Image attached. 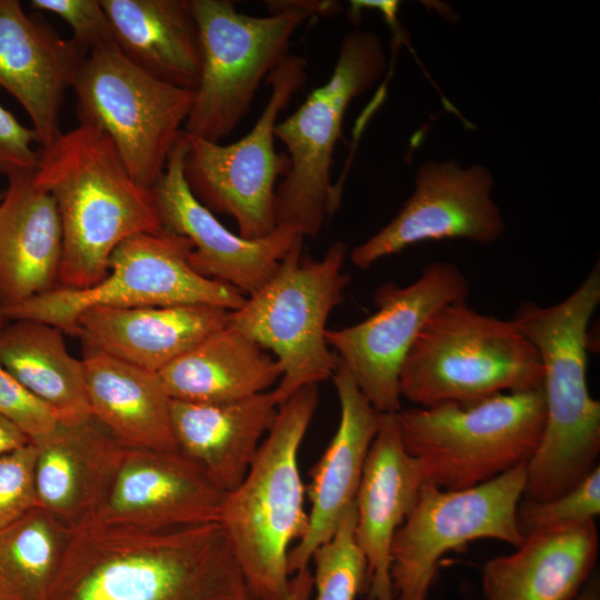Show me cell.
Instances as JSON below:
<instances>
[{
	"mask_svg": "<svg viewBox=\"0 0 600 600\" xmlns=\"http://www.w3.org/2000/svg\"><path fill=\"white\" fill-rule=\"evenodd\" d=\"M48 600H256L219 522L72 530Z\"/></svg>",
	"mask_w": 600,
	"mask_h": 600,
	"instance_id": "1",
	"label": "cell"
},
{
	"mask_svg": "<svg viewBox=\"0 0 600 600\" xmlns=\"http://www.w3.org/2000/svg\"><path fill=\"white\" fill-rule=\"evenodd\" d=\"M600 303V266L560 302L524 301L512 317L539 352L543 367L546 423L526 464L522 499L544 501L578 484L598 466L600 401L587 382L589 322Z\"/></svg>",
	"mask_w": 600,
	"mask_h": 600,
	"instance_id": "2",
	"label": "cell"
},
{
	"mask_svg": "<svg viewBox=\"0 0 600 600\" xmlns=\"http://www.w3.org/2000/svg\"><path fill=\"white\" fill-rule=\"evenodd\" d=\"M39 153L34 181L53 198L62 228L59 287L97 284L119 244L163 229L152 190L131 177L103 131L79 124Z\"/></svg>",
	"mask_w": 600,
	"mask_h": 600,
	"instance_id": "3",
	"label": "cell"
},
{
	"mask_svg": "<svg viewBox=\"0 0 600 600\" xmlns=\"http://www.w3.org/2000/svg\"><path fill=\"white\" fill-rule=\"evenodd\" d=\"M318 402V384H310L279 404L244 479L222 500L218 522L256 600L286 599L291 543L308 529L298 453Z\"/></svg>",
	"mask_w": 600,
	"mask_h": 600,
	"instance_id": "4",
	"label": "cell"
},
{
	"mask_svg": "<svg viewBox=\"0 0 600 600\" xmlns=\"http://www.w3.org/2000/svg\"><path fill=\"white\" fill-rule=\"evenodd\" d=\"M542 381L539 352L514 322L463 301L427 320L404 359L399 387L417 407H467L506 391L539 388Z\"/></svg>",
	"mask_w": 600,
	"mask_h": 600,
	"instance_id": "5",
	"label": "cell"
},
{
	"mask_svg": "<svg viewBox=\"0 0 600 600\" xmlns=\"http://www.w3.org/2000/svg\"><path fill=\"white\" fill-rule=\"evenodd\" d=\"M397 420L424 483L461 490L529 461L543 434L546 400L541 386L467 407L409 408Z\"/></svg>",
	"mask_w": 600,
	"mask_h": 600,
	"instance_id": "6",
	"label": "cell"
},
{
	"mask_svg": "<svg viewBox=\"0 0 600 600\" xmlns=\"http://www.w3.org/2000/svg\"><path fill=\"white\" fill-rule=\"evenodd\" d=\"M253 17L228 0H191L198 24L201 72L183 131L219 143L249 113L260 83L289 56L296 30L333 4L272 2Z\"/></svg>",
	"mask_w": 600,
	"mask_h": 600,
	"instance_id": "7",
	"label": "cell"
},
{
	"mask_svg": "<svg viewBox=\"0 0 600 600\" xmlns=\"http://www.w3.org/2000/svg\"><path fill=\"white\" fill-rule=\"evenodd\" d=\"M299 239L273 277L230 312L229 326L278 360L282 377L273 389L282 403L302 387L332 379L338 357L326 340L330 312L343 300L347 246L337 241L320 260L302 254Z\"/></svg>",
	"mask_w": 600,
	"mask_h": 600,
	"instance_id": "8",
	"label": "cell"
},
{
	"mask_svg": "<svg viewBox=\"0 0 600 600\" xmlns=\"http://www.w3.org/2000/svg\"><path fill=\"white\" fill-rule=\"evenodd\" d=\"M387 59L377 34L351 31L342 40L329 80L316 88L274 136L288 149L289 170L276 188L277 227L316 238L339 198L331 184L332 154L352 99L380 79Z\"/></svg>",
	"mask_w": 600,
	"mask_h": 600,
	"instance_id": "9",
	"label": "cell"
},
{
	"mask_svg": "<svg viewBox=\"0 0 600 600\" xmlns=\"http://www.w3.org/2000/svg\"><path fill=\"white\" fill-rule=\"evenodd\" d=\"M192 242L166 229L133 236L112 252L108 272L86 289L57 287L12 308L10 320L32 319L77 336V318L91 307L140 308L208 304L234 311L247 296L197 273L190 264Z\"/></svg>",
	"mask_w": 600,
	"mask_h": 600,
	"instance_id": "10",
	"label": "cell"
},
{
	"mask_svg": "<svg viewBox=\"0 0 600 600\" xmlns=\"http://www.w3.org/2000/svg\"><path fill=\"white\" fill-rule=\"evenodd\" d=\"M71 88L79 124L103 131L131 177L151 189L183 130L194 91L153 78L117 44L89 51Z\"/></svg>",
	"mask_w": 600,
	"mask_h": 600,
	"instance_id": "11",
	"label": "cell"
},
{
	"mask_svg": "<svg viewBox=\"0 0 600 600\" xmlns=\"http://www.w3.org/2000/svg\"><path fill=\"white\" fill-rule=\"evenodd\" d=\"M307 61L289 54L268 77L271 93L251 131L222 146L186 132L183 174L193 196L211 212L232 217L247 239L277 229L276 181L289 170L288 156L274 150L279 113L307 80Z\"/></svg>",
	"mask_w": 600,
	"mask_h": 600,
	"instance_id": "12",
	"label": "cell"
},
{
	"mask_svg": "<svg viewBox=\"0 0 600 600\" xmlns=\"http://www.w3.org/2000/svg\"><path fill=\"white\" fill-rule=\"evenodd\" d=\"M526 464L468 489L423 483L392 541L393 600H427L441 557L469 542L489 538L521 546L517 509L526 487Z\"/></svg>",
	"mask_w": 600,
	"mask_h": 600,
	"instance_id": "13",
	"label": "cell"
},
{
	"mask_svg": "<svg viewBox=\"0 0 600 600\" xmlns=\"http://www.w3.org/2000/svg\"><path fill=\"white\" fill-rule=\"evenodd\" d=\"M469 294V281L456 264L432 261L409 286L381 284L373 296L377 311L353 326L327 330L326 340L371 406L379 413H397L400 371L422 327L440 308Z\"/></svg>",
	"mask_w": 600,
	"mask_h": 600,
	"instance_id": "14",
	"label": "cell"
},
{
	"mask_svg": "<svg viewBox=\"0 0 600 600\" xmlns=\"http://www.w3.org/2000/svg\"><path fill=\"white\" fill-rule=\"evenodd\" d=\"M483 166L462 168L454 160L428 161L418 168L416 188L399 213L350 252L359 269L422 241L466 239L488 244L504 231Z\"/></svg>",
	"mask_w": 600,
	"mask_h": 600,
	"instance_id": "15",
	"label": "cell"
},
{
	"mask_svg": "<svg viewBox=\"0 0 600 600\" xmlns=\"http://www.w3.org/2000/svg\"><path fill=\"white\" fill-rule=\"evenodd\" d=\"M187 150L188 138L182 130L162 176L151 188L161 226L192 242L190 264L197 273L248 297L273 277L303 236L287 227H277L273 233L260 239L229 231L191 192L183 174Z\"/></svg>",
	"mask_w": 600,
	"mask_h": 600,
	"instance_id": "16",
	"label": "cell"
},
{
	"mask_svg": "<svg viewBox=\"0 0 600 600\" xmlns=\"http://www.w3.org/2000/svg\"><path fill=\"white\" fill-rule=\"evenodd\" d=\"M224 493L180 451L127 448L107 496L82 524L163 530L218 522Z\"/></svg>",
	"mask_w": 600,
	"mask_h": 600,
	"instance_id": "17",
	"label": "cell"
},
{
	"mask_svg": "<svg viewBox=\"0 0 600 600\" xmlns=\"http://www.w3.org/2000/svg\"><path fill=\"white\" fill-rule=\"evenodd\" d=\"M89 50L63 39L20 1L0 0V87L24 109L41 148L61 133L60 113Z\"/></svg>",
	"mask_w": 600,
	"mask_h": 600,
	"instance_id": "18",
	"label": "cell"
},
{
	"mask_svg": "<svg viewBox=\"0 0 600 600\" xmlns=\"http://www.w3.org/2000/svg\"><path fill=\"white\" fill-rule=\"evenodd\" d=\"M423 483L418 462L402 442L397 413H380L354 500V538L367 562L368 600H393L392 541Z\"/></svg>",
	"mask_w": 600,
	"mask_h": 600,
	"instance_id": "19",
	"label": "cell"
},
{
	"mask_svg": "<svg viewBox=\"0 0 600 600\" xmlns=\"http://www.w3.org/2000/svg\"><path fill=\"white\" fill-rule=\"evenodd\" d=\"M340 402L338 429L310 470L308 529L288 556L290 574L309 568L313 552L333 534L344 511L354 503L366 458L380 413L339 361L332 377Z\"/></svg>",
	"mask_w": 600,
	"mask_h": 600,
	"instance_id": "20",
	"label": "cell"
},
{
	"mask_svg": "<svg viewBox=\"0 0 600 600\" xmlns=\"http://www.w3.org/2000/svg\"><path fill=\"white\" fill-rule=\"evenodd\" d=\"M32 443L39 507L78 528L103 501L127 448L91 413L78 421H59Z\"/></svg>",
	"mask_w": 600,
	"mask_h": 600,
	"instance_id": "21",
	"label": "cell"
},
{
	"mask_svg": "<svg viewBox=\"0 0 600 600\" xmlns=\"http://www.w3.org/2000/svg\"><path fill=\"white\" fill-rule=\"evenodd\" d=\"M231 310L208 304L91 307L77 318V337L128 363L160 372L227 327Z\"/></svg>",
	"mask_w": 600,
	"mask_h": 600,
	"instance_id": "22",
	"label": "cell"
},
{
	"mask_svg": "<svg viewBox=\"0 0 600 600\" xmlns=\"http://www.w3.org/2000/svg\"><path fill=\"white\" fill-rule=\"evenodd\" d=\"M594 520L524 537L512 553L489 559L481 572L484 600H572L593 574Z\"/></svg>",
	"mask_w": 600,
	"mask_h": 600,
	"instance_id": "23",
	"label": "cell"
},
{
	"mask_svg": "<svg viewBox=\"0 0 600 600\" xmlns=\"http://www.w3.org/2000/svg\"><path fill=\"white\" fill-rule=\"evenodd\" d=\"M62 228L53 198L34 173L8 179L0 201V308L59 287Z\"/></svg>",
	"mask_w": 600,
	"mask_h": 600,
	"instance_id": "24",
	"label": "cell"
},
{
	"mask_svg": "<svg viewBox=\"0 0 600 600\" xmlns=\"http://www.w3.org/2000/svg\"><path fill=\"white\" fill-rule=\"evenodd\" d=\"M278 409L273 389L222 403L171 400L178 450L229 492L244 479Z\"/></svg>",
	"mask_w": 600,
	"mask_h": 600,
	"instance_id": "25",
	"label": "cell"
},
{
	"mask_svg": "<svg viewBox=\"0 0 600 600\" xmlns=\"http://www.w3.org/2000/svg\"><path fill=\"white\" fill-rule=\"evenodd\" d=\"M90 413L126 448L179 451L159 372L83 346Z\"/></svg>",
	"mask_w": 600,
	"mask_h": 600,
	"instance_id": "26",
	"label": "cell"
},
{
	"mask_svg": "<svg viewBox=\"0 0 600 600\" xmlns=\"http://www.w3.org/2000/svg\"><path fill=\"white\" fill-rule=\"evenodd\" d=\"M120 51L138 68L194 91L201 72L200 39L191 0H100Z\"/></svg>",
	"mask_w": 600,
	"mask_h": 600,
	"instance_id": "27",
	"label": "cell"
},
{
	"mask_svg": "<svg viewBox=\"0 0 600 600\" xmlns=\"http://www.w3.org/2000/svg\"><path fill=\"white\" fill-rule=\"evenodd\" d=\"M159 376L172 400L222 403L268 391L281 379L282 369L276 357L228 324Z\"/></svg>",
	"mask_w": 600,
	"mask_h": 600,
	"instance_id": "28",
	"label": "cell"
},
{
	"mask_svg": "<svg viewBox=\"0 0 600 600\" xmlns=\"http://www.w3.org/2000/svg\"><path fill=\"white\" fill-rule=\"evenodd\" d=\"M0 363L59 421L90 414L83 361L70 354L60 329L32 319L8 321L0 329Z\"/></svg>",
	"mask_w": 600,
	"mask_h": 600,
	"instance_id": "29",
	"label": "cell"
},
{
	"mask_svg": "<svg viewBox=\"0 0 600 600\" xmlns=\"http://www.w3.org/2000/svg\"><path fill=\"white\" fill-rule=\"evenodd\" d=\"M72 530L36 507L0 530V600H48Z\"/></svg>",
	"mask_w": 600,
	"mask_h": 600,
	"instance_id": "30",
	"label": "cell"
},
{
	"mask_svg": "<svg viewBox=\"0 0 600 600\" xmlns=\"http://www.w3.org/2000/svg\"><path fill=\"white\" fill-rule=\"evenodd\" d=\"M357 513L352 503L332 537L312 554L314 600H356L367 586V562L356 538Z\"/></svg>",
	"mask_w": 600,
	"mask_h": 600,
	"instance_id": "31",
	"label": "cell"
},
{
	"mask_svg": "<svg viewBox=\"0 0 600 600\" xmlns=\"http://www.w3.org/2000/svg\"><path fill=\"white\" fill-rule=\"evenodd\" d=\"M600 513L599 464L572 489L559 497L532 501L521 500L517 509V523L524 537L536 531L594 520Z\"/></svg>",
	"mask_w": 600,
	"mask_h": 600,
	"instance_id": "32",
	"label": "cell"
},
{
	"mask_svg": "<svg viewBox=\"0 0 600 600\" xmlns=\"http://www.w3.org/2000/svg\"><path fill=\"white\" fill-rule=\"evenodd\" d=\"M37 448L31 441L0 456V530L39 507L34 466Z\"/></svg>",
	"mask_w": 600,
	"mask_h": 600,
	"instance_id": "33",
	"label": "cell"
},
{
	"mask_svg": "<svg viewBox=\"0 0 600 600\" xmlns=\"http://www.w3.org/2000/svg\"><path fill=\"white\" fill-rule=\"evenodd\" d=\"M0 417L16 426L31 442L48 434L59 422L57 413L1 363Z\"/></svg>",
	"mask_w": 600,
	"mask_h": 600,
	"instance_id": "34",
	"label": "cell"
},
{
	"mask_svg": "<svg viewBox=\"0 0 600 600\" xmlns=\"http://www.w3.org/2000/svg\"><path fill=\"white\" fill-rule=\"evenodd\" d=\"M30 7L59 16L71 27L72 39L89 51L116 44L100 0H31Z\"/></svg>",
	"mask_w": 600,
	"mask_h": 600,
	"instance_id": "35",
	"label": "cell"
},
{
	"mask_svg": "<svg viewBox=\"0 0 600 600\" xmlns=\"http://www.w3.org/2000/svg\"><path fill=\"white\" fill-rule=\"evenodd\" d=\"M39 138L0 103V174L8 179L36 173L40 153L33 149Z\"/></svg>",
	"mask_w": 600,
	"mask_h": 600,
	"instance_id": "36",
	"label": "cell"
},
{
	"mask_svg": "<svg viewBox=\"0 0 600 600\" xmlns=\"http://www.w3.org/2000/svg\"><path fill=\"white\" fill-rule=\"evenodd\" d=\"M313 592V577L309 568L293 573L284 600H310Z\"/></svg>",
	"mask_w": 600,
	"mask_h": 600,
	"instance_id": "37",
	"label": "cell"
},
{
	"mask_svg": "<svg viewBox=\"0 0 600 600\" xmlns=\"http://www.w3.org/2000/svg\"><path fill=\"white\" fill-rule=\"evenodd\" d=\"M29 442L30 440L16 426L0 417V456Z\"/></svg>",
	"mask_w": 600,
	"mask_h": 600,
	"instance_id": "38",
	"label": "cell"
},
{
	"mask_svg": "<svg viewBox=\"0 0 600 600\" xmlns=\"http://www.w3.org/2000/svg\"><path fill=\"white\" fill-rule=\"evenodd\" d=\"M572 600H600V580L592 574Z\"/></svg>",
	"mask_w": 600,
	"mask_h": 600,
	"instance_id": "39",
	"label": "cell"
},
{
	"mask_svg": "<svg viewBox=\"0 0 600 600\" xmlns=\"http://www.w3.org/2000/svg\"><path fill=\"white\" fill-rule=\"evenodd\" d=\"M9 320L3 316L2 310L0 308V329L8 322Z\"/></svg>",
	"mask_w": 600,
	"mask_h": 600,
	"instance_id": "40",
	"label": "cell"
},
{
	"mask_svg": "<svg viewBox=\"0 0 600 600\" xmlns=\"http://www.w3.org/2000/svg\"><path fill=\"white\" fill-rule=\"evenodd\" d=\"M1 198H2V197H1V194H0V199H1Z\"/></svg>",
	"mask_w": 600,
	"mask_h": 600,
	"instance_id": "41",
	"label": "cell"
}]
</instances>
